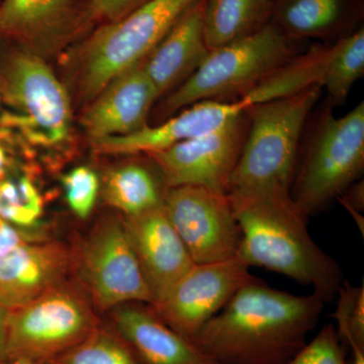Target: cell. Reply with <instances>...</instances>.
I'll use <instances>...</instances> for the list:
<instances>
[{"label": "cell", "instance_id": "obj_25", "mask_svg": "<svg viewBox=\"0 0 364 364\" xmlns=\"http://www.w3.org/2000/svg\"><path fill=\"white\" fill-rule=\"evenodd\" d=\"M43 213V198L26 176L6 177L0 184V217L14 226H33Z\"/></svg>", "mask_w": 364, "mask_h": 364}, {"label": "cell", "instance_id": "obj_5", "mask_svg": "<svg viewBox=\"0 0 364 364\" xmlns=\"http://www.w3.org/2000/svg\"><path fill=\"white\" fill-rule=\"evenodd\" d=\"M328 102L318 114L291 182V200L308 219L363 173L364 102L340 117Z\"/></svg>", "mask_w": 364, "mask_h": 364}, {"label": "cell", "instance_id": "obj_35", "mask_svg": "<svg viewBox=\"0 0 364 364\" xmlns=\"http://www.w3.org/2000/svg\"><path fill=\"white\" fill-rule=\"evenodd\" d=\"M0 364H37L33 361L23 358H7L6 360L0 361Z\"/></svg>", "mask_w": 364, "mask_h": 364}, {"label": "cell", "instance_id": "obj_30", "mask_svg": "<svg viewBox=\"0 0 364 364\" xmlns=\"http://www.w3.org/2000/svg\"><path fill=\"white\" fill-rule=\"evenodd\" d=\"M337 200L348 210L358 226L361 228V233L363 234L364 217L361 214L364 210L363 181L352 183Z\"/></svg>", "mask_w": 364, "mask_h": 364}, {"label": "cell", "instance_id": "obj_8", "mask_svg": "<svg viewBox=\"0 0 364 364\" xmlns=\"http://www.w3.org/2000/svg\"><path fill=\"white\" fill-rule=\"evenodd\" d=\"M82 291L65 282L7 316V358L46 364L98 327Z\"/></svg>", "mask_w": 364, "mask_h": 364}, {"label": "cell", "instance_id": "obj_3", "mask_svg": "<svg viewBox=\"0 0 364 364\" xmlns=\"http://www.w3.org/2000/svg\"><path fill=\"white\" fill-rule=\"evenodd\" d=\"M322 92L313 85L248 107L247 134L228 195H291L304 128Z\"/></svg>", "mask_w": 364, "mask_h": 364}, {"label": "cell", "instance_id": "obj_7", "mask_svg": "<svg viewBox=\"0 0 364 364\" xmlns=\"http://www.w3.org/2000/svg\"><path fill=\"white\" fill-rule=\"evenodd\" d=\"M0 68V98L14 111L7 123L35 145H59L71 131L70 100L49 66L26 48L9 53Z\"/></svg>", "mask_w": 364, "mask_h": 364}, {"label": "cell", "instance_id": "obj_26", "mask_svg": "<svg viewBox=\"0 0 364 364\" xmlns=\"http://www.w3.org/2000/svg\"><path fill=\"white\" fill-rule=\"evenodd\" d=\"M333 314L337 334L350 349H364V287L342 284Z\"/></svg>", "mask_w": 364, "mask_h": 364}, {"label": "cell", "instance_id": "obj_34", "mask_svg": "<svg viewBox=\"0 0 364 364\" xmlns=\"http://www.w3.org/2000/svg\"><path fill=\"white\" fill-rule=\"evenodd\" d=\"M350 358L346 359V364H364V349H350Z\"/></svg>", "mask_w": 364, "mask_h": 364}, {"label": "cell", "instance_id": "obj_32", "mask_svg": "<svg viewBox=\"0 0 364 364\" xmlns=\"http://www.w3.org/2000/svg\"><path fill=\"white\" fill-rule=\"evenodd\" d=\"M7 316L9 310L0 305V361L7 358Z\"/></svg>", "mask_w": 364, "mask_h": 364}, {"label": "cell", "instance_id": "obj_18", "mask_svg": "<svg viewBox=\"0 0 364 364\" xmlns=\"http://www.w3.org/2000/svg\"><path fill=\"white\" fill-rule=\"evenodd\" d=\"M112 317L117 335L141 364H218L167 325L149 304L117 306Z\"/></svg>", "mask_w": 364, "mask_h": 364}, {"label": "cell", "instance_id": "obj_2", "mask_svg": "<svg viewBox=\"0 0 364 364\" xmlns=\"http://www.w3.org/2000/svg\"><path fill=\"white\" fill-rule=\"evenodd\" d=\"M241 231L237 257L286 275L324 301L336 298L343 272L309 233L291 195H228Z\"/></svg>", "mask_w": 364, "mask_h": 364}, {"label": "cell", "instance_id": "obj_14", "mask_svg": "<svg viewBox=\"0 0 364 364\" xmlns=\"http://www.w3.org/2000/svg\"><path fill=\"white\" fill-rule=\"evenodd\" d=\"M90 21V0L0 1V37L33 52L68 40Z\"/></svg>", "mask_w": 364, "mask_h": 364}, {"label": "cell", "instance_id": "obj_28", "mask_svg": "<svg viewBox=\"0 0 364 364\" xmlns=\"http://www.w3.org/2000/svg\"><path fill=\"white\" fill-rule=\"evenodd\" d=\"M286 364H346L343 343L333 324H326Z\"/></svg>", "mask_w": 364, "mask_h": 364}, {"label": "cell", "instance_id": "obj_31", "mask_svg": "<svg viewBox=\"0 0 364 364\" xmlns=\"http://www.w3.org/2000/svg\"><path fill=\"white\" fill-rule=\"evenodd\" d=\"M32 241L37 240L0 217V258L21 244Z\"/></svg>", "mask_w": 364, "mask_h": 364}, {"label": "cell", "instance_id": "obj_1", "mask_svg": "<svg viewBox=\"0 0 364 364\" xmlns=\"http://www.w3.org/2000/svg\"><path fill=\"white\" fill-rule=\"evenodd\" d=\"M325 301L254 277L198 333L195 343L218 364H286L306 343Z\"/></svg>", "mask_w": 364, "mask_h": 364}, {"label": "cell", "instance_id": "obj_13", "mask_svg": "<svg viewBox=\"0 0 364 364\" xmlns=\"http://www.w3.org/2000/svg\"><path fill=\"white\" fill-rule=\"evenodd\" d=\"M123 221L152 294V305H155L195 263L170 222L164 205L124 217Z\"/></svg>", "mask_w": 364, "mask_h": 364}, {"label": "cell", "instance_id": "obj_33", "mask_svg": "<svg viewBox=\"0 0 364 364\" xmlns=\"http://www.w3.org/2000/svg\"><path fill=\"white\" fill-rule=\"evenodd\" d=\"M9 156L4 146L0 145V184L6 177L7 169H9Z\"/></svg>", "mask_w": 364, "mask_h": 364}, {"label": "cell", "instance_id": "obj_15", "mask_svg": "<svg viewBox=\"0 0 364 364\" xmlns=\"http://www.w3.org/2000/svg\"><path fill=\"white\" fill-rule=\"evenodd\" d=\"M159 98L143 62L112 81L86 112L83 124L92 142L130 135L148 126V117Z\"/></svg>", "mask_w": 364, "mask_h": 364}, {"label": "cell", "instance_id": "obj_37", "mask_svg": "<svg viewBox=\"0 0 364 364\" xmlns=\"http://www.w3.org/2000/svg\"><path fill=\"white\" fill-rule=\"evenodd\" d=\"M0 1H1V0H0Z\"/></svg>", "mask_w": 364, "mask_h": 364}, {"label": "cell", "instance_id": "obj_4", "mask_svg": "<svg viewBox=\"0 0 364 364\" xmlns=\"http://www.w3.org/2000/svg\"><path fill=\"white\" fill-rule=\"evenodd\" d=\"M303 44L272 21L253 35L210 51L195 73L170 93L160 112L170 117L203 100L238 102L301 54Z\"/></svg>", "mask_w": 364, "mask_h": 364}, {"label": "cell", "instance_id": "obj_6", "mask_svg": "<svg viewBox=\"0 0 364 364\" xmlns=\"http://www.w3.org/2000/svg\"><path fill=\"white\" fill-rule=\"evenodd\" d=\"M200 0H149L114 23L98 26L83 49V90L97 97L114 79L147 58Z\"/></svg>", "mask_w": 364, "mask_h": 364}, {"label": "cell", "instance_id": "obj_20", "mask_svg": "<svg viewBox=\"0 0 364 364\" xmlns=\"http://www.w3.org/2000/svg\"><path fill=\"white\" fill-rule=\"evenodd\" d=\"M364 0H274L272 23L291 39L329 44L363 26Z\"/></svg>", "mask_w": 364, "mask_h": 364}, {"label": "cell", "instance_id": "obj_36", "mask_svg": "<svg viewBox=\"0 0 364 364\" xmlns=\"http://www.w3.org/2000/svg\"><path fill=\"white\" fill-rule=\"evenodd\" d=\"M0 102H1V98H0Z\"/></svg>", "mask_w": 364, "mask_h": 364}, {"label": "cell", "instance_id": "obj_11", "mask_svg": "<svg viewBox=\"0 0 364 364\" xmlns=\"http://www.w3.org/2000/svg\"><path fill=\"white\" fill-rule=\"evenodd\" d=\"M247 129L245 109L215 130L148 156L168 188L195 186L228 195Z\"/></svg>", "mask_w": 364, "mask_h": 364}, {"label": "cell", "instance_id": "obj_10", "mask_svg": "<svg viewBox=\"0 0 364 364\" xmlns=\"http://www.w3.org/2000/svg\"><path fill=\"white\" fill-rule=\"evenodd\" d=\"M163 205L195 264L237 257L241 231L229 196L176 186L168 188Z\"/></svg>", "mask_w": 364, "mask_h": 364}, {"label": "cell", "instance_id": "obj_27", "mask_svg": "<svg viewBox=\"0 0 364 364\" xmlns=\"http://www.w3.org/2000/svg\"><path fill=\"white\" fill-rule=\"evenodd\" d=\"M67 203L80 219H86L92 212L100 191L97 174L90 167L78 166L63 177Z\"/></svg>", "mask_w": 364, "mask_h": 364}, {"label": "cell", "instance_id": "obj_23", "mask_svg": "<svg viewBox=\"0 0 364 364\" xmlns=\"http://www.w3.org/2000/svg\"><path fill=\"white\" fill-rule=\"evenodd\" d=\"M364 75V28L327 45L320 86L332 107L344 104L358 79Z\"/></svg>", "mask_w": 364, "mask_h": 364}, {"label": "cell", "instance_id": "obj_24", "mask_svg": "<svg viewBox=\"0 0 364 364\" xmlns=\"http://www.w3.org/2000/svg\"><path fill=\"white\" fill-rule=\"evenodd\" d=\"M46 364H141L119 335L98 327L75 346Z\"/></svg>", "mask_w": 364, "mask_h": 364}, {"label": "cell", "instance_id": "obj_9", "mask_svg": "<svg viewBox=\"0 0 364 364\" xmlns=\"http://www.w3.org/2000/svg\"><path fill=\"white\" fill-rule=\"evenodd\" d=\"M80 272L100 310L129 303L153 304L123 220L107 219L93 228L81 250Z\"/></svg>", "mask_w": 364, "mask_h": 364}, {"label": "cell", "instance_id": "obj_29", "mask_svg": "<svg viewBox=\"0 0 364 364\" xmlns=\"http://www.w3.org/2000/svg\"><path fill=\"white\" fill-rule=\"evenodd\" d=\"M93 21L102 25L124 18L149 0H90Z\"/></svg>", "mask_w": 364, "mask_h": 364}, {"label": "cell", "instance_id": "obj_19", "mask_svg": "<svg viewBox=\"0 0 364 364\" xmlns=\"http://www.w3.org/2000/svg\"><path fill=\"white\" fill-rule=\"evenodd\" d=\"M203 9L205 0L191 7L143 61L159 97L188 80L210 55L203 31Z\"/></svg>", "mask_w": 364, "mask_h": 364}, {"label": "cell", "instance_id": "obj_21", "mask_svg": "<svg viewBox=\"0 0 364 364\" xmlns=\"http://www.w3.org/2000/svg\"><path fill=\"white\" fill-rule=\"evenodd\" d=\"M167 191L160 170L155 172L153 167L140 162L127 163L109 170L102 186L105 203L123 213L124 217L162 205Z\"/></svg>", "mask_w": 364, "mask_h": 364}, {"label": "cell", "instance_id": "obj_12", "mask_svg": "<svg viewBox=\"0 0 364 364\" xmlns=\"http://www.w3.org/2000/svg\"><path fill=\"white\" fill-rule=\"evenodd\" d=\"M253 279L250 267L238 257L195 264L161 301L150 306L172 329L195 342L205 324Z\"/></svg>", "mask_w": 364, "mask_h": 364}, {"label": "cell", "instance_id": "obj_17", "mask_svg": "<svg viewBox=\"0 0 364 364\" xmlns=\"http://www.w3.org/2000/svg\"><path fill=\"white\" fill-rule=\"evenodd\" d=\"M71 263V253L62 244H21L0 258V305L9 311L26 305L62 284Z\"/></svg>", "mask_w": 364, "mask_h": 364}, {"label": "cell", "instance_id": "obj_16", "mask_svg": "<svg viewBox=\"0 0 364 364\" xmlns=\"http://www.w3.org/2000/svg\"><path fill=\"white\" fill-rule=\"evenodd\" d=\"M247 109L243 102L203 100L183 109L157 126H147L130 135L92 142L100 154H153L176 144L219 128L232 117Z\"/></svg>", "mask_w": 364, "mask_h": 364}, {"label": "cell", "instance_id": "obj_22", "mask_svg": "<svg viewBox=\"0 0 364 364\" xmlns=\"http://www.w3.org/2000/svg\"><path fill=\"white\" fill-rule=\"evenodd\" d=\"M274 0H205L203 31L210 51L253 35L272 21Z\"/></svg>", "mask_w": 364, "mask_h": 364}]
</instances>
